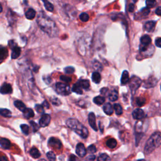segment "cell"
Returning <instances> with one entry per match:
<instances>
[{
    "label": "cell",
    "instance_id": "cell-1",
    "mask_svg": "<svg viewBox=\"0 0 161 161\" xmlns=\"http://www.w3.org/2000/svg\"><path fill=\"white\" fill-rule=\"evenodd\" d=\"M37 22L41 30L50 37H54L58 35V28L55 23L43 12L38 14Z\"/></svg>",
    "mask_w": 161,
    "mask_h": 161
},
{
    "label": "cell",
    "instance_id": "cell-2",
    "mask_svg": "<svg viewBox=\"0 0 161 161\" xmlns=\"http://www.w3.org/2000/svg\"><path fill=\"white\" fill-rule=\"evenodd\" d=\"M161 146V133L157 132L153 134L148 139L144 147L145 154L148 155L155 148Z\"/></svg>",
    "mask_w": 161,
    "mask_h": 161
},
{
    "label": "cell",
    "instance_id": "cell-3",
    "mask_svg": "<svg viewBox=\"0 0 161 161\" xmlns=\"http://www.w3.org/2000/svg\"><path fill=\"white\" fill-rule=\"evenodd\" d=\"M66 125L68 127H69L71 130L75 132L83 139H86L89 135V132L86 127L80 123L78 120L74 118L68 119L66 121Z\"/></svg>",
    "mask_w": 161,
    "mask_h": 161
},
{
    "label": "cell",
    "instance_id": "cell-4",
    "mask_svg": "<svg viewBox=\"0 0 161 161\" xmlns=\"http://www.w3.org/2000/svg\"><path fill=\"white\" fill-rule=\"evenodd\" d=\"M56 91L62 96H67L71 94V88L68 84L58 83L56 84Z\"/></svg>",
    "mask_w": 161,
    "mask_h": 161
},
{
    "label": "cell",
    "instance_id": "cell-5",
    "mask_svg": "<svg viewBox=\"0 0 161 161\" xmlns=\"http://www.w3.org/2000/svg\"><path fill=\"white\" fill-rule=\"evenodd\" d=\"M151 38L147 35H143L140 38V51L146 52L148 50L150 44L151 43Z\"/></svg>",
    "mask_w": 161,
    "mask_h": 161
},
{
    "label": "cell",
    "instance_id": "cell-6",
    "mask_svg": "<svg viewBox=\"0 0 161 161\" xmlns=\"http://www.w3.org/2000/svg\"><path fill=\"white\" fill-rule=\"evenodd\" d=\"M142 84V80L137 76H132L129 81V88L132 92H135L138 90Z\"/></svg>",
    "mask_w": 161,
    "mask_h": 161
},
{
    "label": "cell",
    "instance_id": "cell-7",
    "mask_svg": "<svg viewBox=\"0 0 161 161\" xmlns=\"http://www.w3.org/2000/svg\"><path fill=\"white\" fill-rule=\"evenodd\" d=\"M76 154H77L80 158H84V156L86 154V148L84 147V144L82 143L78 144L77 146H76Z\"/></svg>",
    "mask_w": 161,
    "mask_h": 161
},
{
    "label": "cell",
    "instance_id": "cell-8",
    "mask_svg": "<svg viewBox=\"0 0 161 161\" xmlns=\"http://www.w3.org/2000/svg\"><path fill=\"white\" fill-rule=\"evenodd\" d=\"M51 120V117L49 115L44 114L42 115L39 121V125L42 127H46L49 125Z\"/></svg>",
    "mask_w": 161,
    "mask_h": 161
},
{
    "label": "cell",
    "instance_id": "cell-9",
    "mask_svg": "<svg viewBox=\"0 0 161 161\" xmlns=\"http://www.w3.org/2000/svg\"><path fill=\"white\" fill-rule=\"evenodd\" d=\"M49 145L50 147L55 148L56 149H60L62 147V143L60 140L54 137H52L49 139Z\"/></svg>",
    "mask_w": 161,
    "mask_h": 161
},
{
    "label": "cell",
    "instance_id": "cell-10",
    "mask_svg": "<svg viewBox=\"0 0 161 161\" xmlns=\"http://www.w3.org/2000/svg\"><path fill=\"white\" fill-rule=\"evenodd\" d=\"M132 116L134 119L138 120H142L146 116L144 111L142 109H140V108H137V109H135L133 111Z\"/></svg>",
    "mask_w": 161,
    "mask_h": 161
},
{
    "label": "cell",
    "instance_id": "cell-11",
    "mask_svg": "<svg viewBox=\"0 0 161 161\" xmlns=\"http://www.w3.org/2000/svg\"><path fill=\"white\" fill-rule=\"evenodd\" d=\"M88 121H89V123L91 127L95 131L98 130V128L97 126H96V116L94 113H90L88 115Z\"/></svg>",
    "mask_w": 161,
    "mask_h": 161
},
{
    "label": "cell",
    "instance_id": "cell-12",
    "mask_svg": "<svg viewBox=\"0 0 161 161\" xmlns=\"http://www.w3.org/2000/svg\"><path fill=\"white\" fill-rule=\"evenodd\" d=\"M12 87L10 84L5 83L0 87V93L3 94H10L12 92Z\"/></svg>",
    "mask_w": 161,
    "mask_h": 161
},
{
    "label": "cell",
    "instance_id": "cell-13",
    "mask_svg": "<svg viewBox=\"0 0 161 161\" xmlns=\"http://www.w3.org/2000/svg\"><path fill=\"white\" fill-rule=\"evenodd\" d=\"M11 58L13 59H17L20 55V54H21V49L19 47L16 46V44L13 46V47H11Z\"/></svg>",
    "mask_w": 161,
    "mask_h": 161
},
{
    "label": "cell",
    "instance_id": "cell-14",
    "mask_svg": "<svg viewBox=\"0 0 161 161\" xmlns=\"http://www.w3.org/2000/svg\"><path fill=\"white\" fill-rule=\"evenodd\" d=\"M157 82H158V80H155V78H150L147 80H146V81H145L144 87L147 88L154 87L155 86V84H157Z\"/></svg>",
    "mask_w": 161,
    "mask_h": 161
},
{
    "label": "cell",
    "instance_id": "cell-15",
    "mask_svg": "<svg viewBox=\"0 0 161 161\" xmlns=\"http://www.w3.org/2000/svg\"><path fill=\"white\" fill-rule=\"evenodd\" d=\"M103 109L104 112L107 115H111L113 114V113L114 108H113L112 105L110 103H107L103 106Z\"/></svg>",
    "mask_w": 161,
    "mask_h": 161
},
{
    "label": "cell",
    "instance_id": "cell-16",
    "mask_svg": "<svg viewBox=\"0 0 161 161\" xmlns=\"http://www.w3.org/2000/svg\"><path fill=\"white\" fill-rule=\"evenodd\" d=\"M0 146L5 149H10L11 147V142L8 139L2 138L0 139Z\"/></svg>",
    "mask_w": 161,
    "mask_h": 161
},
{
    "label": "cell",
    "instance_id": "cell-17",
    "mask_svg": "<svg viewBox=\"0 0 161 161\" xmlns=\"http://www.w3.org/2000/svg\"><path fill=\"white\" fill-rule=\"evenodd\" d=\"M156 22L155 21H150L147 22L144 25V29L148 32H152L154 30Z\"/></svg>",
    "mask_w": 161,
    "mask_h": 161
},
{
    "label": "cell",
    "instance_id": "cell-18",
    "mask_svg": "<svg viewBox=\"0 0 161 161\" xmlns=\"http://www.w3.org/2000/svg\"><path fill=\"white\" fill-rule=\"evenodd\" d=\"M8 55V52L6 48L0 47V64L7 57Z\"/></svg>",
    "mask_w": 161,
    "mask_h": 161
},
{
    "label": "cell",
    "instance_id": "cell-19",
    "mask_svg": "<svg viewBox=\"0 0 161 161\" xmlns=\"http://www.w3.org/2000/svg\"><path fill=\"white\" fill-rule=\"evenodd\" d=\"M129 81V74L127 71H124L122 73V78H121V83L122 85H125Z\"/></svg>",
    "mask_w": 161,
    "mask_h": 161
},
{
    "label": "cell",
    "instance_id": "cell-20",
    "mask_svg": "<svg viewBox=\"0 0 161 161\" xmlns=\"http://www.w3.org/2000/svg\"><path fill=\"white\" fill-rule=\"evenodd\" d=\"M77 83L80 88H83L84 90H87L90 86V81L87 79H80Z\"/></svg>",
    "mask_w": 161,
    "mask_h": 161
},
{
    "label": "cell",
    "instance_id": "cell-21",
    "mask_svg": "<svg viewBox=\"0 0 161 161\" xmlns=\"http://www.w3.org/2000/svg\"><path fill=\"white\" fill-rule=\"evenodd\" d=\"M14 104L16 108H17L18 109L21 111L22 112L24 111V110H25L26 109V106L25 104H24L22 101H20V100H16L15 102H14Z\"/></svg>",
    "mask_w": 161,
    "mask_h": 161
},
{
    "label": "cell",
    "instance_id": "cell-22",
    "mask_svg": "<svg viewBox=\"0 0 161 161\" xmlns=\"http://www.w3.org/2000/svg\"><path fill=\"white\" fill-rule=\"evenodd\" d=\"M36 15V11L32 8H29L25 12V17L29 20H33Z\"/></svg>",
    "mask_w": 161,
    "mask_h": 161
},
{
    "label": "cell",
    "instance_id": "cell-23",
    "mask_svg": "<svg viewBox=\"0 0 161 161\" xmlns=\"http://www.w3.org/2000/svg\"><path fill=\"white\" fill-rule=\"evenodd\" d=\"M30 154L32 158H34V159H38L40 157V155H41L39 150L35 147H33L31 148V150L30 151Z\"/></svg>",
    "mask_w": 161,
    "mask_h": 161
},
{
    "label": "cell",
    "instance_id": "cell-24",
    "mask_svg": "<svg viewBox=\"0 0 161 161\" xmlns=\"http://www.w3.org/2000/svg\"><path fill=\"white\" fill-rule=\"evenodd\" d=\"M23 115L27 119H29L34 116V112L31 108H26L23 111Z\"/></svg>",
    "mask_w": 161,
    "mask_h": 161
},
{
    "label": "cell",
    "instance_id": "cell-25",
    "mask_svg": "<svg viewBox=\"0 0 161 161\" xmlns=\"http://www.w3.org/2000/svg\"><path fill=\"white\" fill-rule=\"evenodd\" d=\"M92 80L94 83L99 84L102 80V77L101 75L98 72H94L92 74Z\"/></svg>",
    "mask_w": 161,
    "mask_h": 161
},
{
    "label": "cell",
    "instance_id": "cell-26",
    "mask_svg": "<svg viewBox=\"0 0 161 161\" xmlns=\"http://www.w3.org/2000/svg\"><path fill=\"white\" fill-rule=\"evenodd\" d=\"M106 146L110 148H114L117 146V142L115 139H110L106 141Z\"/></svg>",
    "mask_w": 161,
    "mask_h": 161
},
{
    "label": "cell",
    "instance_id": "cell-27",
    "mask_svg": "<svg viewBox=\"0 0 161 161\" xmlns=\"http://www.w3.org/2000/svg\"><path fill=\"white\" fill-rule=\"evenodd\" d=\"M118 98V93L115 90H113L109 94V99L111 102H115Z\"/></svg>",
    "mask_w": 161,
    "mask_h": 161
},
{
    "label": "cell",
    "instance_id": "cell-28",
    "mask_svg": "<svg viewBox=\"0 0 161 161\" xmlns=\"http://www.w3.org/2000/svg\"><path fill=\"white\" fill-rule=\"evenodd\" d=\"M0 115L6 118L11 117L12 115L11 111L5 108H0Z\"/></svg>",
    "mask_w": 161,
    "mask_h": 161
},
{
    "label": "cell",
    "instance_id": "cell-29",
    "mask_svg": "<svg viewBox=\"0 0 161 161\" xmlns=\"http://www.w3.org/2000/svg\"><path fill=\"white\" fill-rule=\"evenodd\" d=\"M72 91L76 92V93L79 94H83V90L82 88L80 87V86L78 84V83H76L74 84L73 86H72V88L71 90Z\"/></svg>",
    "mask_w": 161,
    "mask_h": 161
},
{
    "label": "cell",
    "instance_id": "cell-30",
    "mask_svg": "<svg viewBox=\"0 0 161 161\" xmlns=\"http://www.w3.org/2000/svg\"><path fill=\"white\" fill-rule=\"evenodd\" d=\"M93 102L96 104H97V105H102V104H103L104 102H105V99H104V98L103 97V96H96V97H95L93 99Z\"/></svg>",
    "mask_w": 161,
    "mask_h": 161
},
{
    "label": "cell",
    "instance_id": "cell-31",
    "mask_svg": "<svg viewBox=\"0 0 161 161\" xmlns=\"http://www.w3.org/2000/svg\"><path fill=\"white\" fill-rule=\"evenodd\" d=\"M42 1L43 2L44 6H45L47 10L50 12H52L54 11V6L49 1H48L47 0H42Z\"/></svg>",
    "mask_w": 161,
    "mask_h": 161
},
{
    "label": "cell",
    "instance_id": "cell-32",
    "mask_svg": "<svg viewBox=\"0 0 161 161\" xmlns=\"http://www.w3.org/2000/svg\"><path fill=\"white\" fill-rule=\"evenodd\" d=\"M113 108L115 111L116 114L117 115H121L123 113V108L122 106H121L120 104H117V103L115 104L113 106Z\"/></svg>",
    "mask_w": 161,
    "mask_h": 161
},
{
    "label": "cell",
    "instance_id": "cell-33",
    "mask_svg": "<svg viewBox=\"0 0 161 161\" xmlns=\"http://www.w3.org/2000/svg\"><path fill=\"white\" fill-rule=\"evenodd\" d=\"M98 161H111V158L106 154H102L98 157Z\"/></svg>",
    "mask_w": 161,
    "mask_h": 161
},
{
    "label": "cell",
    "instance_id": "cell-34",
    "mask_svg": "<svg viewBox=\"0 0 161 161\" xmlns=\"http://www.w3.org/2000/svg\"><path fill=\"white\" fill-rule=\"evenodd\" d=\"M146 99L142 97H139L136 99V103L139 106H142L146 104Z\"/></svg>",
    "mask_w": 161,
    "mask_h": 161
},
{
    "label": "cell",
    "instance_id": "cell-35",
    "mask_svg": "<svg viewBox=\"0 0 161 161\" xmlns=\"http://www.w3.org/2000/svg\"><path fill=\"white\" fill-rule=\"evenodd\" d=\"M20 127H21V130H22V132L24 134L26 135H29V126L27 125H26V124L21 125V126H20Z\"/></svg>",
    "mask_w": 161,
    "mask_h": 161
},
{
    "label": "cell",
    "instance_id": "cell-36",
    "mask_svg": "<svg viewBox=\"0 0 161 161\" xmlns=\"http://www.w3.org/2000/svg\"><path fill=\"white\" fill-rule=\"evenodd\" d=\"M156 0H146V5L148 8H152L156 5Z\"/></svg>",
    "mask_w": 161,
    "mask_h": 161
},
{
    "label": "cell",
    "instance_id": "cell-37",
    "mask_svg": "<svg viewBox=\"0 0 161 161\" xmlns=\"http://www.w3.org/2000/svg\"><path fill=\"white\" fill-rule=\"evenodd\" d=\"M47 157L49 159V161H55L56 160V156L55 154L53 152L50 151L47 153Z\"/></svg>",
    "mask_w": 161,
    "mask_h": 161
},
{
    "label": "cell",
    "instance_id": "cell-38",
    "mask_svg": "<svg viewBox=\"0 0 161 161\" xmlns=\"http://www.w3.org/2000/svg\"><path fill=\"white\" fill-rule=\"evenodd\" d=\"M79 18H80V20H81V21H83L84 22H86L88 21V20H89L90 17H89V15H88V13H81L80 15Z\"/></svg>",
    "mask_w": 161,
    "mask_h": 161
},
{
    "label": "cell",
    "instance_id": "cell-39",
    "mask_svg": "<svg viewBox=\"0 0 161 161\" xmlns=\"http://www.w3.org/2000/svg\"><path fill=\"white\" fill-rule=\"evenodd\" d=\"M30 125L32 128V130H33V131L34 132H36L38 130L39 127H38L37 123H36L35 122H33V121H31V122H30Z\"/></svg>",
    "mask_w": 161,
    "mask_h": 161
},
{
    "label": "cell",
    "instance_id": "cell-40",
    "mask_svg": "<svg viewBox=\"0 0 161 161\" xmlns=\"http://www.w3.org/2000/svg\"><path fill=\"white\" fill-rule=\"evenodd\" d=\"M60 79L62 80L63 82L66 83H70L72 80V79L69 77H68V76H60Z\"/></svg>",
    "mask_w": 161,
    "mask_h": 161
},
{
    "label": "cell",
    "instance_id": "cell-41",
    "mask_svg": "<svg viewBox=\"0 0 161 161\" xmlns=\"http://www.w3.org/2000/svg\"><path fill=\"white\" fill-rule=\"evenodd\" d=\"M87 150L90 154H94V153L96 152V148L94 145H91V146H90L88 147Z\"/></svg>",
    "mask_w": 161,
    "mask_h": 161
},
{
    "label": "cell",
    "instance_id": "cell-42",
    "mask_svg": "<svg viewBox=\"0 0 161 161\" xmlns=\"http://www.w3.org/2000/svg\"><path fill=\"white\" fill-rule=\"evenodd\" d=\"M64 71H65L66 74H73L74 72V68L73 67H67L65 68Z\"/></svg>",
    "mask_w": 161,
    "mask_h": 161
},
{
    "label": "cell",
    "instance_id": "cell-43",
    "mask_svg": "<svg viewBox=\"0 0 161 161\" xmlns=\"http://www.w3.org/2000/svg\"><path fill=\"white\" fill-rule=\"evenodd\" d=\"M43 105H39V104H37L35 106V109L36 111H37L39 113H44V109H43Z\"/></svg>",
    "mask_w": 161,
    "mask_h": 161
},
{
    "label": "cell",
    "instance_id": "cell-44",
    "mask_svg": "<svg viewBox=\"0 0 161 161\" xmlns=\"http://www.w3.org/2000/svg\"><path fill=\"white\" fill-rule=\"evenodd\" d=\"M51 102H52V104H54V105H55V106L60 105V104H61V103H60V100L58 99L57 98H54L53 99H51Z\"/></svg>",
    "mask_w": 161,
    "mask_h": 161
},
{
    "label": "cell",
    "instance_id": "cell-45",
    "mask_svg": "<svg viewBox=\"0 0 161 161\" xmlns=\"http://www.w3.org/2000/svg\"><path fill=\"white\" fill-rule=\"evenodd\" d=\"M94 69L96 70H99V71H101L102 69V65H101V64L98 62H96L94 64Z\"/></svg>",
    "mask_w": 161,
    "mask_h": 161
},
{
    "label": "cell",
    "instance_id": "cell-46",
    "mask_svg": "<svg viewBox=\"0 0 161 161\" xmlns=\"http://www.w3.org/2000/svg\"><path fill=\"white\" fill-rule=\"evenodd\" d=\"M142 13H143L144 15H147L148 13H150V10L148 8H144L142 10Z\"/></svg>",
    "mask_w": 161,
    "mask_h": 161
},
{
    "label": "cell",
    "instance_id": "cell-47",
    "mask_svg": "<svg viewBox=\"0 0 161 161\" xmlns=\"http://www.w3.org/2000/svg\"><path fill=\"white\" fill-rule=\"evenodd\" d=\"M155 45L157 47L161 48V38H158L155 39Z\"/></svg>",
    "mask_w": 161,
    "mask_h": 161
},
{
    "label": "cell",
    "instance_id": "cell-48",
    "mask_svg": "<svg viewBox=\"0 0 161 161\" xmlns=\"http://www.w3.org/2000/svg\"><path fill=\"white\" fill-rule=\"evenodd\" d=\"M100 92H101V93H102V94L106 95L107 92H108V89L106 88H103L102 90H101Z\"/></svg>",
    "mask_w": 161,
    "mask_h": 161
},
{
    "label": "cell",
    "instance_id": "cell-49",
    "mask_svg": "<svg viewBox=\"0 0 161 161\" xmlns=\"http://www.w3.org/2000/svg\"><path fill=\"white\" fill-rule=\"evenodd\" d=\"M155 13L158 16H161V6L158 7L155 10Z\"/></svg>",
    "mask_w": 161,
    "mask_h": 161
},
{
    "label": "cell",
    "instance_id": "cell-50",
    "mask_svg": "<svg viewBox=\"0 0 161 161\" xmlns=\"http://www.w3.org/2000/svg\"><path fill=\"white\" fill-rule=\"evenodd\" d=\"M135 9V6L133 4H130L129 5V8H128V11L130 12H133Z\"/></svg>",
    "mask_w": 161,
    "mask_h": 161
},
{
    "label": "cell",
    "instance_id": "cell-51",
    "mask_svg": "<svg viewBox=\"0 0 161 161\" xmlns=\"http://www.w3.org/2000/svg\"><path fill=\"white\" fill-rule=\"evenodd\" d=\"M69 161H77V158L74 155H71L69 158Z\"/></svg>",
    "mask_w": 161,
    "mask_h": 161
},
{
    "label": "cell",
    "instance_id": "cell-52",
    "mask_svg": "<svg viewBox=\"0 0 161 161\" xmlns=\"http://www.w3.org/2000/svg\"><path fill=\"white\" fill-rule=\"evenodd\" d=\"M0 161H8L5 155H2L0 157Z\"/></svg>",
    "mask_w": 161,
    "mask_h": 161
},
{
    "label": "cell",
    "instance_id": "cell-53",
    "mask_svg": "<svg viewBox=\"0 0 161 161\" xmlns=\"http://www.w3.org/2000/svg\"><path fill=\"white\" fill-rule=\"evenodd\" d=\"M43 107L46 106L47 108H49V103H47L46 101H45V102H44L43 103Z\"/></svg>",
    "mask_w": 161,
    "mask_h": 161
},
{
    "label": "cell",
    "instance_id": "cell-54",
    "mask_svg": "<svg viewBox=\"0 0 161 161\" xmlns=\"http://www.w3.org/2000/svg\"><path fill=\"white\" fill-rule=\"evenodd\" d=\"M3 11V7H2V5H1V4L0 3V13H1Z\"/></svg>",
    "mask_w": 161,
    "mask_h": 161
},
{
    "label": "cell",
    "instance_id": "cell-55",
    "mask_svg": "<svg viewBox=\"0 0 161 161\" xmlns=\"http://www.w3.org/2000/svg\"><path fill=\"white\" fill-rule=\"evenodd\" d=\"M137 161H146L144 159H140V160H138Z\"/></svg>",
    "mask_w": 161,
    "mask_h": 161
},
{
    "label": "cell",
    "instance_id": "cell-56",
    "mask_svg": "<svg viewBox=\"0 0 161 161\" xmlns=\"http://www.w3.org/2000/svg\"><path fill=\"white\" fill-rule=\"evenodd\" d=\"M38 161H46L45 159H40V160H39Z\"/></svg>",
    "mask_w": 161,
    "mask_h": 161
},
{
    "label": "cell",
    "instance_id": "cell-57",
    "mask_svg": "<svg viewBox=\"0 0 161 161\" xmlns=\"http://www.w3.org/2000/svg\"><path fill=\"white\" fill-rule=\"evenodd\" d=\"M133 1H134V2H136V1H138V0H133Z\"/></svg>",
    "mask_w": 161,
    "mask_h": 161
},
{
    "label": "cell",
    "instance_id": "cell-58",
    "mask_svg": "<svg viewBox=\"0 0 161 161\" xmlns=\"http://www.w3.org/2000/svg\"><path fill=\"white\" fill-rule=\"evenodd\" d=\"M160 90H161V86H160Z\"/></svg>",
    "mask_w": 161,
    "mask_h": 161
}]
</instances>
